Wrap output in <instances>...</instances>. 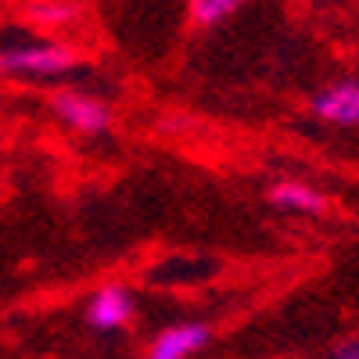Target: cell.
Segmentation results:
<instances>
[{"instance_id":"cell-1","label":"cell","mask_w":359,"mask_h":359,"mask_svg":"<svg viewBox=\"0 0 359 359\" xmlns=\"http://www.w3.org/2000/svg\"><path fill=\"white\" fill-rule=\"evenodd\" d=\"M79 65V54L65 40H25L0 47V76L8 79H62Z\"/></svg>"},{"instance_id":"cell-2","label":"cell","mask_w":359,"mask_h":359,"mask_svg":"<svg viewBox=\"0 0 359 359\" xmlns=\"http://www.w3.org/2000/svg\"><path fill=\"white\" fill-rule=\"evenodd\" d=\"M50 111L62 118L72 133H83V137H101L115 123L111 104L94 97V94H83V90H57L50 97Z\"/></svg>"},{"instance_id":"cell-3","label":"cell","mask_w":359,"mask_h":359,"mask_svg":"<svg viewBox=\"0 0 359 359\" xmlns=\"http://www.w3.org/2000/svg\"><path fill=\"white\" fill-rule=\"evenodd\" d=\"M313 118L338 130H352L359 126V79H334L320 86L313 101H309Z\"/></svg>"},{"instance_id":"cell-4","label":"cell","mask_w":359,"mask_h":359,"mask_svg":"<svg viewBox=\"0 0 359 359\" xmlns=\"http://www.w3.org/2000/svg\"><path fill=\"white\" fill-rule=\"evenodd\" d=\"M86 320L94 331H118L133 320V294L123 284H104L90 294L86 302Z\"/></svg>"},{"instance_id":"cell-5","label":"cell","mask_w":359,"mask_h":359,"mask_svg":"<svg viewBox=\"0 0 359 359\" xmlns=\"http://www.w3.org/2000/svg\"><path fill=\"white\" fill-rule=\"evenodd\" d=\"M266 201L273 208H280V212H291V216H320L327 208L323 191H316L306 180H277V184H269Z\"/></svg>"},{"instance_id":"cell-6","label":"cell","mask_w":359,"mask_h":359,"mask_svg":"<svg viewBox=\"0 0 359 359\" xmlns=\"http://www.w3.org/2000/svg\"><path fill=\"white\" fill-rule=\"evenodd\" d=\"M208 345V327L205 323H176L151 341L147 359H191L194 352H201Z\"/></svg>"},{"instance_id":"cell-7","label":"cell","mask_w":359,"mask_h":359,"mask_svg":"<svg viewBox=\"0 0 359 359\" xmlns=\"http://www.w3.org/2000/svg\"><path fill=\"white\" fill-rule=\"evenodd\" d=\"M248 0H187V15L194 29H216L230 15H237Z\"/></svg>"},{"instance_id":"cell-8","label":"cell","mask_w":359,"mask_h":359,"mask_svg":"<svg viewBox=\"0 0 359 359\" xmlns=\"http://www.w3.org/2000/svg\"><path fill=\"white\" fill-rule=\"evenodd\" d=\"M29 18L40 29H54V25L62 29L76 22V8L65 4V0H36V4H29Z\"/></svg>"},{"instance_id":"cell-9","label":"cell","mask_w":359,"mask_h":359,"mask_svg":"<svg viewBox=\"0 0 359 359\" xmlns=\"http://www.w3.org/2000/svg\"><path fill=\"white\" fill-rule=\"evenodd\" d=\"M334 359H359V338H348L334 348Z\"/></svg>"}]
</instances>
